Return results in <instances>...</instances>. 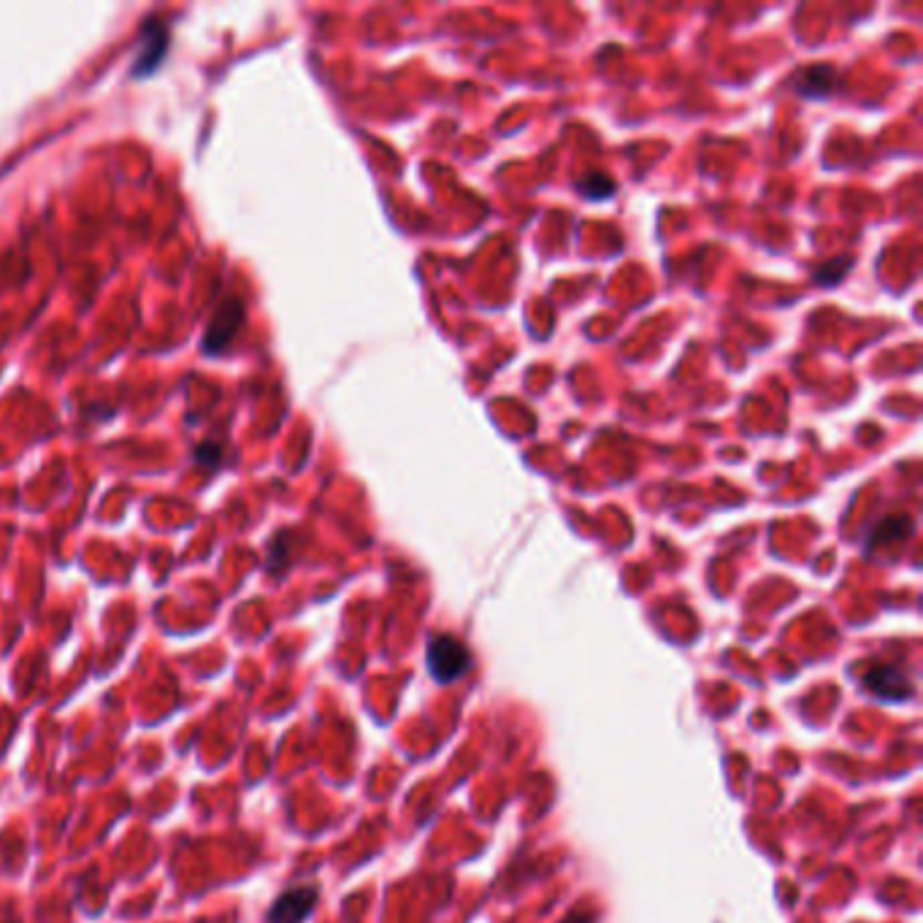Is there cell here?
<instances>
[{
	"label": "cell",
	"mask_w": 923,
	"mask_h": 923,
	"mask_svg": "<svg viewBox=\"0 0 923 923\" xmlns=\"http://www.w3.org/2000/svg\"><path fill=\"white\" fill-rule=\"evenodd\" d=\"M428 672L436 682L447 686V682L460 680L471 667V650L466 648L460 639L450 637V633H439V637L430 639L428 645Z\"/></svg>",
	"instance_id": "obj_1"
},
{
	"label": "cell",
	"mask_w": 923,
	"mask_h": 923,
	"mask_svg": "<svg viewBox=\"0 0 923 923\" xmlns=\"http://www.w3.org/2000/svg\"><path fill=\"white\" fill-rule=\"evenodd\" d=\"M165 54H169V28L158 17H150L141 28L139 49H135L131 73L135 79H146L163 65Z\"/></svg>",
	"instance_id": "obj_2"
},
{
	"label": "cell",
	"mask_w": 923,
	"mask_h": 923,
	"mask_svg": "<svg viewBox=\"0 0 923 923\" xmlns=\"http://www.w3.org/2000/svg\"><path fill=\"white\" fill-rule=\"evenodd\" d=\"M320 900V889L315 883L291 885L276 896L274 904L268 907V923H304L315 913Z\"/></svg>",
	"instance_id": "obj_3"
},
{
	"label": "cell",
	"mask_w": 923,
	"mask_h": 923,
	"mask_svg": "<svg viewBox=\"0 0 923 923\" xmlns=\"http://www.w3.org/2000/svg\"><path fill=\"white\" fill-rule=\"evenodd\" d=\"M244 323V301L227 298L225 304H220V310L214 312L212 323H209L206 334H203V353L206 355H220L227 344L233 342V336L242 331Z\"/></svg>",
	"instance_id": "obj_4"
},
{
	"label": "cell",
	"mask_w": 923,
	"mask_h": 923,
	"mask_svg": "<svg viewBox=\"0 0 923 923\" xmlns=\"http://www.w3.org/2000/svg\"><path fill=\"white\" fill-rule=\"evenodd\" d=\"M861 686L872 693V697L883 701H904L913 697V682L904 669L896 663H875L861 677Z\"/></svg>",
	"instance_id": "obj_5"
},
{
	"label": "cell",
	"mask_w": 923,
	"mask_h": 923,
	"mask_svg": "<svg viewBox=\"0 0 923 923\" xmlns=\"http://www.w3.org/2000/svg\"><path fill=\"white\" fill-rule=\"evenodd\" d=\"M829 71H832L829 65L810 68V71H804L802 77L797 79V84H793V88H797L799 92H802V95H808V98H826L829 92H832L834 82H821V77H826Z\"/></svg>",
	"instance_id": "obj_6"
},
{
	"label": "cell",
	"mask_w": 923,
	"mask_h": 923,
	"mask_svg": "<svg viewBox=\"0 0 923 923\" xmlns=\"http://www.w3.org/2000/svg\"><path fill=\"white\" fill-rule=\"evenodd\" d=\"M577 187H580L582 193L588 195V199H607V195L612 193L615 184L609 182L607 176H601V174H590V176H586V180H582L580 184H577Z\"/></svg>",
	"instance_id": "obj_7"
},
{
	"label": "cell",
	"mask_w": 923,
	"mask_h": 923,
	"mask_svg": "<svg viewBox=\"0 0 923 923\" xmlns=\"http://www.w3.org/2000/svg\"><path fill=\"white\" fill-rule=\"evenodd\" d=\"M217 455H220V447L203 445V447H199V450H195V460H203L206 466H214L220 460Z\"/></svg>",
	"instance_id": "obj_8"
},
{
	"label": "cell",
	"mask_w": 923,
	"mask_h": 923,
	"mask_svg": "<svg viewBox=\"0 0 923 923\" xmlns=\"http://www.w3.org/2000/svg\"><path fill=\"white\" fill-rule=\"evenodd\" d=\"M561 923H594V919H590V915H586V913H580V915H569V919L561 921Z\"/></svg>",
	"instance_id": "obj_9"
},
{
	"label": "cell",
	"mask_w": 923,
	"mask_h": 923,
	"mask_svg": "<svg viewBox=\"0 0 923 923\" xmlns=\"http://www.w3.org/2000/svg\"><path fill=\"white\" fill-rule=\"evenodd\" d=\"M9 923H17V921H9Z\"/></svg>",
	"instance_id": "obj_10"
}]
</instances>
